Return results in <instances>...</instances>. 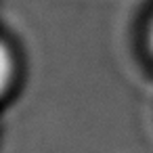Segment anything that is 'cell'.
Segmentation results:
<instances>
[{"label": "cell", "mask_w": 153, "mask_h": 153, "mask_svg": "<svg viewBox=\"0 0 153 153\" xmlns=\"http://www.w3.org/2000/svg\"><path fill=\"white\" fill-rule=\"evenodd\" d=\"M11 74H13V59L9 48L0 42V92H2L9 82H11Z\"/></svg>", "instance_id": "cell-1"}, {"label": "cell", "mask_w": 153, "mask_h": 153, "mask_svg": "<svg viewBox=\"0 0 153 153\" xmlns=\"http://www.w3.org/2000/svg\"><path fill=\"white\" fill-rule=\"evenodd\" d=\"M151 44H153V30H151Z\"/></svg>", "instance_id": "cell-2"}]
</instances>
